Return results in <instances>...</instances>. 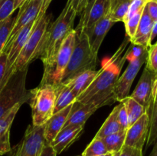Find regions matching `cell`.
<instances>
[{"label":"cell","mask_w":157,"mask_h":156,"mask_svg":"<svg viewBox=\"0 0 157 156\" xmlns=\"http://www.w3.org/2000/svg\"><path fill=\"white\" fill-rule=\"evenodd\" d=\"M67 2L71 6L78 15H82L87 5V0H67Z\"/></svg>","instance_id":"39"},{"label":"cell","mask_w":157,"mask_h":156,"mask_svg":"<svg viewBox=\"0 0 157 156\" xmlns=\"http://www.w3.org/2000/svg\"><path fill=\"white\" fill-rule=\"evenodd\" d=\"M51 16H52L51 15H48L47 13H45L42 16L38 17L36 18L33 30L29 39L27 40L25 44L21 49L16 61H15L7 74L5 75L3 77L1 86H0V90L5 87L9 78L14 73L19 71L20 70L25 67H29V64L36 59V55L41 46V41L47 31L48 27L50 24Z\"/></svg>","instance_id":"3"},{"label":"cell","mask_w":157,"mask_h":156,"mask_svg":"<svg viewBox=\"0 0 157 156\" xmlns=\"http://www.w3.org/2000/svg\"><path fill=\"white\" fill-rule=\"evenodd\" d=\"M25 2L26 0H14V9H15V10H16L17 9H19Z\"/></svg>","instance_id":"44"},{"label":"cell","mask_w":157,"mask_h":156,"mask_svg":"<svg viewBox=\"0 0 157 156\" xmlns=\"http://www.w3.org/2000/svg\"><path fill=\"white\" fill-rule=\"evenodd\" d=\"M117 111L118 105L113 109V111L109 115L107 119H106L105 122H104L102 126L101 127L99 131L96 134L95 138L102 139L105 138L106 136L121 131V128L117 121Z\"/></svg>","instance_id":"23"},{"label":"cell","mask_w":157,"mask_h":156,"mask_svg":"<svg viewBox=\"0 0 157 156\" xmlns=\"http://www.w3.org/2000/svg\"><path fill=\"white\" fill-rule=\"evenodd\" d=\"M0 156H1V155H0Z\"/></svg>","instance_id":"53"},{"label":"cell","mask_w":157,"mask_h":156,"mask_svg":"<svg viewBox=\"0 0 157 156\" xmlns=\"http://www.w3.org/2000/svg\"><path fill=\"white\" fill-rule=\"evenodd\" d=\"M144 9L140 11V12H138L137 13L134 14L133 16L129 18L128 19H127L124 22V24H125L126 34H127V36L130 39L133 38V35L136 33V29H137L138 25H139V23L140 21V18L141 16H142V13Z\"/></svg>","instance_id":"29"},{"label":"cell","mask_w":157,"mask_h":156,"mask_svg":"<svg viewBox=\"0 0 157 156\" xmlns=\"http://www.w3.org/2000/svg\"><path fill=\"white\" fill-rule=\"evenodd\" d=\"M36 20L32 21L27 24L26 26L23 27L19 32L17 33V35L14 37L13 39L11 41L10 43L4 47L2 52L5 53L7 56V61H6V69L5 72V75L7 74L9 70L13 65L15 61H16L17 58L19 55L21 49L25 44L26 41L29 39L32 30H33L34 25L35 24ZM4 77V76H3Z\"/></svg>","instance_id":"12"},{"label":"cell","mask_w":157,"mask_h":156,"mask_svg":"<svg viewBox=\"0 0 157 156\" xmlns=\"http://www.w3.org/2000/svg\"><path fill=\"white\" fill-rule=\"evenodd\" d=\"M98 55L92 51L87 35L83 32L78 33L75 48L59 84H65L72 78L84 71L95 70Z\"/></svg>","instance_id":"4"},{"label":"cell","mask_w":157,"mask_h":156,"mask_svg":"<svg viewBox=\"0 0 157 156\" xmlns=\"http://www.w3.org/2000/svg\"><path fill=\"white\" fill-rule=\"evenodd\" d=\"M121 102L124 103L126 110H127V116H128L129 127L131 126L144 113H147L145 108L130 96L124 98Z\"/></svg>","instance_id":"24"},{"label":"cell","mask_w":157,"mask_h":156,"mask_svg":"<svg viewBox=\"0 0 157 156\" xmlns=\"http://www.w3.org/2000/svg\"><path fill=\"white\" fill-rule=\"evenodd\" d=\"M35 1H38V2H41L43 3V2H44V0H35Z\"/></svg>","instance_id":"50"},{"label":"cell","mask_w":157,"mask_h":156,"mask_svg":"<svg viewBox=\"0 0 157 156\" xmlns=\"http://www.w3.org/2000/svg\"><path fill=\"white\" fill-rule=\"evenodd\" d=\"M148 51V49L143 47L140 45H136V44H132L130 47H128L127 51H125L126 60L129 62L139 58L141 55L144 54Z\"/></svg>","instance_id":"33"},{"label":"cell","mask_w":157,"mask_h":156,"mask_svg":"<svg viewBox=\"0 0 157 156\" xmlns=\"http://www.w3.org/2000/svg\"><path fill=\"white\" fill-rule=\"evenodd\" d=\"M153 145H154V146H153V150H152L151 153L149 156H157V140Z\"/></svg>","instance_id":"46"},{"label":"cell","mask_w":157,"mask_h":156,"mask_svg":"<svg viewBox=\"0 0 157 156\" xmlns=\"http://www.w3.org/2000/svg\"><path fill=\"white\" fill-rule=\"evenodd\" d=\"M41 6L42 2H41L35 0H26L25 2L19 8V11L6 45L11 42L14 37L23 27L36 20L41 10Z\"/></svg>","instance_id":"11"},{"label":"cell","mask_w":157,"mask_h":156,"mask_svg":"<svg viewBox=\"0 0 157 156\" xmlns=\"http://www.w3.org/2000/svg\"><path fill=\"white\" fill-rule=\"evenodd\" d=\"M156 35H157V22L155 23L154 25H153V31H152V35H151V41H153V39L156 37Z\"/></svg>","instance_id":"45"},{"label":"cell","mask_w":157,"mask_h":156,"mask_svg":"<svg viewBox=\"0 0 157 156\" xmlns=\"http://www.w3.org/2000/svg\"><path fill=\"white\" fill-rule=\"evenodd\" d=\"M117 121L121 130H127V128H129L128 116L125 106L122 102H120V103L118 104Z\"/></svg>","instance_id":"34"},{"label":"cell","mask_w":157,"mask_h":156,"mask_svg":"<svg viewBox=\"0 0 157 156\" xmlns=\"http://www.w3.org/2000/svg\"><path fill=\"white\" fill-rule=\"evenodd\" d=\"M58 84H41L30 90L29 102L32 108V125H44L54 115Z\"/></svg>","instance_id":"5"},{"label":"cell","mask_w":157,"mask_h":156,"mask_svg":"<svg viewBox=\"0 0 157 156\" xmlns=\"http://www.w3.org/2000/svg\"><path fill=\"white\" fill-rule=\"evenodd\" d=\"M120 154H121V151H117V152H114L112 154L111 156H120Z\"/></svg>","instance_id":"47"},{"label":"cell","mask_w":157,"mask_h":156,"mask_svg":"<svg viewBox=\"0 0 157 156\" xmlns=\"http://www.w3.org/2000/svg\"><path fill=\"white\" fill-rule=\"evenodd\" d=\"M39 156H57L56 152L50 144L45 142Z\"/></svg>","instance_id":"41"},{"label":"cell","mask_w":157,"mask_h":156,"mask_svg":"<svg viewBox=\"0 0 157 156\" xmlns=\"http://www.w3.org/2000/svg\"><path fill=\"white\" fill-rule=\"evenodd\" d=\"M147 2H148V0H132L131 3L130 5V7H129L128 12H127L126 18L124 19V21L127 19H128L129 18H130L131 16H133L134 14L137 13L140 11L143 10L144 9V7H145Z\"/></svg>","instance_id":"35"},{"label":"cell","mask_w":157,"mask_h":156,"mask_svg":"<svg viewBox=\"0 0 157 156\" xmlns=\"http://www.w3.org/2000/svg\"><path fill=\"white\" fill-rule=\"evenodd\" d=\"M153 25L154 23L150 18L145 6L136 33L133 38L130 39L132 44L140 45L149 49V47L152 45L151 35Z\"/></svg>","instance_id":"18"},{"label":"cell","mask_w":157,"mask_h":156,"mask_svg":"<svg viewBox=\"0 0 157 156\" xmlns=\"http://www.w3.org/2000/svg\"><path fill=\"white\" fill-rule=\"evenodd\" d=\"M146 62V67L152 72L156 73L157 72V42L149 47L148 55Z\"/></svg>","instance_id":"31"},{"label":"cell","mask_w":157,"mask_h":156,"mask_svg":"<svg viewBox=\"0 0 157 156\" xmlns=\"http://www.w3.org/2000/svg\"><path fill=\"white\" fill-rule=\"evenodd\" d=\"M76 31L74 29L63 41L55 60V70L52 76V84H59L63 73L68 64L76 42Z\"/></svg>","instance_id":"10"},{"label":"cell","mask_w":157,"mask_h":156,"mask_svg":"<svg viewBox=\"0 0 157 156\" xmlns=\"http://www.w3.org/2000/svg\"><path fill=\"white\" fill-rule=\"evenodd\" d=\"M132 0H109V18L113 22L123 21L126 18Z\"/></svg>","instance_id":"22"},{"label":"cell","mask_w":157,"mask_h":156,"mask_svg":"<svg viewBox=\"0 0 157 156\" xmlns=\"http://www.w3.org/2000/svg\"><path fill=\"white\" fill-rule=\"evenodd\" d=\"M156 42H157V41H156Z\"/></svg>","instance_id":"52"},{"label":"cell","mask_w":157,"mask_h":156,"mask_svg":"<svg viewBox=\"0 0 157 156\" xmlns=\"http://www.w3.org/2000/svg\"><path fill=\"white\" fill-rule=\"evenodd\" d=\"M71 105L68 106L64 110L55 113L44 125V138L47 143L50 144L51 142L55 138L58 133L62 129L64 123L68 117L70 112L72 109Z\"/></svg>","instance_id":"19"},{"label":"cell","mask_w":157,"mask_h":156,"mask_svg":"<svg viewBox=\"0 0 157 156\" xmlns=\"http://www.w3.org/2000/svg\"><path fill=\"white\" fill-rule=\"evenodd\" d=\"M112 154H113V153L108 152V153H107V154H101V155H98V156H111V155H112Z\"/></svg>","instance_id":"48"},{"label":"cell","mask_w":157,"mask_h":156,"mask_svg":"<svg viewBox=\"0 0 157 156\" xmlns=\"http://www.w3.org/2000/svg\"><path fill=\"white\" fill-rule=\"evenodd\" d=\"M97 73H98L97 70H87L77 75L68 82L62 85L67 86L78 98L88 88L89 86L94 80L95 76H97Z\"/></svg>","instance_id":"20"},{"label":"cell","mask_w":157,"mask_h":156,"mask_svg":"<svg viewBox=\"0 0 157 156\" xmlns=\"http://www.w3.org/2000/svg\"><path fill=\"white\" fill-rule=\"evenodd\" d=\"M114 24L115 22L112 21L108 15H107L100 19L90 30L84 32L87 35L90 47L94 54L98 55L104 38Z\"/></svg>","instance_id":"14"},{"label":"cell","mask_w":157,"mask_h":156,"mask_svg":"<svg viewBox=\"0 0 157 156\" xmlns=\"http://www.w3.org/2000/svg\"><path fill=\"white\" fill-rule=\"evenodd\" d=\"M120 156H144L143 150L124 145L121 150Z\"/></svg>","instance_id":"38"},{"label":"cell","mask_w":157,"mask_h":156,"mask_svg":"<svg viewBox=\"0 0 157 156\" xmlns=\"http://www.w3.org/2000/svg\"><path fill=\"white\" fill-rule=\"evenodd\" d=\"M29 67L14 73L0 90V118L18 103L29 102L30 90L25 88Z\"/></svg>","instance_id":"6"},{"label":"cell","mask_w":157,"mask_h":156,"mask_svg":"<svg viewBox=\"0 0 157 156\" xmlns=\"http://www.w3.org/2000/svg\"><path fill=\"white\" fill-rule=\"evenodd\" d=\"M156 1H157V0H156Z\"/></svg>","instance_id":"51"},{"label":"cell","mask_w":157,"mask_h":156,"mask_svg":"<svg viewBox=\"0 0 157 156\" xmlns=\"http://www.w3.org/2000/svg\"><path fill=\"white\" fill-rule=\"evenodd\" d=\"M99 108V106L94 103L82 104L75 102L72 106L70 114L63 128L68 126H84L87 119Z\"/></svg>","instance_id":"15"},{"label":"cell","mask_w":157,"mask_h":156,"mask_svg":"<svg viewBox=\"0 0 157 156\" xmlns=\"http://www.w3.org/2000/svg\"><path fill=\"white\" fill-rule=\"evenodd\" d=\"M129 41L130 38L127 36L113 56L104 61L93 82L77 98L76 102L82 104L94 103L100 107L113 103V89L123 66L127 61L125 50Z\"/></svg>","instance_id":"1"},{"label":"cell","mask_w":157,"mask_h":156,"mask_svg":"<svg viewBox=\"0 0 157 156\" xmlns=\"http://www.w3.org/2000/svg\"><path fill=\"white\" fill-rule=\"evenodd\" d=\"M146 9L153 23L157 22V1L156 0H148L146 4Z\"/></svg>","instance_id":"37"},{"label":"cell","mask_w":157,"mask_h":156,"mask_svg":"<svg viewBox=\"0 0 157 156\" xmlns=\"http://www.w3.org/2000/svg\"><path fill=\"white\" fill-rule=\"evenodd\" d=\"M22 103H18L0 118V155L11 150L10 129L14 119Z\"/></svg>","instance_id":"16"},{"label":"cell","mask_w":157,"mask_h":156,"mask_svg":"<svg viewBox=\"0 0 157 156\" xmlns=\"http://www.w3.org/2000/svg\"><path fill=\"white\" fill-rule=\"evenodd\" d=\"M154 74L155 73L153 72L145 67L134 91L130 96L145 108L147 113L150 116V113H151L152 98H153Z\"/></svg>","instance_id":"9"},{"label":"cell","mask_w":157,"mask_h":156,"mask_svg":"<svg viewBox=\"0 0 157 156\" xmlns=\"http://www.w3.org/2000/svg\"><path fill=\"white\" fill-rule=\"evenodd\" d=\"M77 97L66 85L58 84V92L55 102L54 114L76 102Z\"/></svg>","instance_id":"25"},{"label":"cell","mask_w":157,"mask_h":156,"mask_svg":"<svg viewBox=\"0 0 157 156\" xmlns=\"http://www.w3.org/2000/svg\"><path fill=\"white\" fill-rule=\"evenodd\" d=\"M108 9L109 0H95L89 12L87 22L81 32H85L90 30L100 19L107 15Z\"/></svg>","instance_id":"21"},{"label":"cell","mask_w":157,"mask_h":156,"mask_svg":"<svg viewBox=\"0 0 157 156\" xmlns=\"http://www.w3.org/2000/svg\"><path fill=\"white\" fill-rule=\"evenodd\" d=\"M157 140V109L156 111L152 114L150 117V128H149L148 136H147V148H149L151 145L156 142Z\"/></svg>","instance_id":"30"},{"label":"cell","mask_w":157,"mask_h":156,"mask_svg":"<svg viewBox=\"0 0 157 156\" xmlns=\"http://www.w3.org/2000/svg\"><path fill=\"white\" fill-rule=\"evenodd\" d=\"M150 122V116L145 113L127 128L124 145L143 150L148 136Z\"/></svg>","instance_id":"13"},{"label":"cell","mask_w":157,"mask_h":156,"mask_svg":"<svg viewBox=\"0 0 157 156\" xmlns=\"http://www.w3.org/2000/svg\"><path fill=\"white\" fill-rule=\"evenodd\" d=\"M44 125H29L21 142L11 148L9 156H39L46 142Z\"/></svg>","instance_id":"7"},{"label":"cell","mask_w":157,"mask_h":156,"mask_svg":"<svg viewBox=\"0 0 157 156\" xmlns=\"http://www.w3.org/2000/svg\"><path fill=\"white\" fill-rule=\"evenodd\" d=\"M6 61H7V56L5 53H2L0 56V86L4 76L5 72L6 69Z\"/></svg>","instance_id":"42"},{"label":"cell","mask_w":157,"mask_h":156,"mask_svg":"<svg viewBox=\"0 0 157 156\" xmlns=\"http://www.w3.org/2000/svg\"><path fill=\"white\" fill-rule=\"evenodd\" d=\"M147 55H148V51L141 55L137 59L129 62V65L127 66V69L122 73V75L119 76L115 84L113 89L115 101L121 102L124 98L129 96L132 84L143 64L147 61Z\"/></svg>","instance_id":"8"},{"label":"cell","mask_w":157,"mask_h":156,"mask_svg":"<svg viewBox=\"0 0 157 156\" xmlns=\"http://www.w3.org/2000/svg\"><path fill=\"white\" fill-rule=\"evenodd\" d=\"M14 11V0H0V22L10 17Z\"/></svg>","instance_id":"32"},{"label":"cell","mask_w":157,"mask_h":156,"mask_svg":"<svg viewBox=\"0 0 157 156\" xmlns=\"http://www.w3.org/2000/svg\"><path fill=\"white\" fill-rule=\"evenodd\" d=\"M108 153L107 148L101 139L95 138L85 148L81 156H98Z\"/></svg>","instance_id":"28"},{"label":"cell","mask_w":157,"mask_h":156,"mask_svg":"<svg viewBox=\"0 0 157 156\" xmlns=\"http://www.w3.org/2000/svg\"><path fill=\"white\" fill-rule=\"evenodd\" d=\"M95 0H87V5H86V7L84 9V12H83L82 15H81V20H80V22L79 24L78 25L77 28L75 29L77 33H79L82 31V29L84 28V25H85L86 22H87V18H88V15H89V12H90V9H91L92 6L93 4L94 3Z\"/></svg>","instance_id":"36"},{"label":"cell","mask_w":157,"mask_h":156,"mask_svg":"<svg viewBox=\"0 0 157 156\" xmlns=\"http://www.w3.org/2000/svg\"><path fill=\"white\" fill-rule=\"evenodd\" d=\"M154 80H157V72L154 74Z\"/></svg>","instance_id":"49"},{"label":"cell","mask_w":157,"mask_h":156,"mask_svg":"<svg viewBox=\"0 0 157 156\" xmlns=\"http://www.w3.org/2000/svg\"><path fill=\"white\" fill-rule=\"evenodd\" d=\"M84 127L68 126L63 128L50 143L56 154H61L62 151L69 148L81 136Z\"/></svg>","instance_id":"17"},{"label":"cell","mask_w":157,"mask_h":156,"mask_svg":"<svg viewBox=\"0 0 157 156\" xmlns=\"http://www.w3.org/2000/svg\"><path fill=\"white\" fill-rule=\"evenodd\" d=\"M52 2V0H44L42 3V6H41V10H40L39 14H38V17H41L44 14L46 13V11H47L49 5L51 4V2Z\"/></svg>","instance_id":"43"},{"label":"cell","mask_w":157,"mask_h":156,"mask_svg":"<svg viewBox=\"0 0 157 156\" xmlns=\"http://www.w3.org/2000/svg\"><path fill=\"white\" fill-rule=\"evenodd\" d=\"M157 109V80H154L153 86V98H152L151 104V113H150V117L152 114L156 111Z\"/></svg>","instance_id":"40"},{"label":"cell","mask_w":157,"mask_h":156,"mask_svg":"<svg viewBox=\"0 0 157 156\" xmlns=\"http://www.w3.org/2000/svg\"><path fill=\"white\" fill-rule=\"evenodd\" d=\"M76 16L77 13L67 2L58 18L49 24L36 55V59L40 58L44 64V74L41 84H53L52 76L57 54L64 40L74 30V21Z\"/></svg>","instance_id":"2"},{"label":"cell","mask_w":157,"mask_h":156,"mask_svg":"<svg viewBox=\"0 0 157 156\" xmlns=\"http://www.w3.org/2000/svg\"><path fill=\"white\" fill-rule=\"evenodd\" d=\"M16 17L11 15L4 21L0 22V56H1L5 45L9 39V35L11 33L14 23L15 21Z\"/></svg>","instance_id":"27"},{"label":"cell","mask_w":157,"mask_h":156,"mask_svg":"<svg viewBox=\"0 0 157 156\" xmlns=\"http://www.w3.org/2000/svg\"><path fill=\"white\" fill-rule=\"evenodd\" d=\"M127 130H121L116 133L106 136L102 139L108 152L114 153L120 151L124 145Z\"/></svg>","instance_id":"26"}]
</instances>
